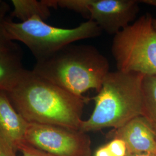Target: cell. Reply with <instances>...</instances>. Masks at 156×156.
<instances>
[{
	"mask_svg": "<svg viewBox=\"0 0 156 156\" xmlns=\"http://www.w3.org/2000/svg\"><path fill=\"white\" fill-rule=\"evenodd\" d=\"M26 70L23 66L20 51L0 56V90L11 89Z\"/></svg>",
	"mask_w": 156,
	"mask_h": 156,
	"instance_id": "30bf717a",
	"label": "cell"
},
{
	"mask_svg": "<svg viewBox=\"0 0 156 156\" xmlns=\"http://www.w3.org/2000/svg\"><path fill=\"white\" fill-rule=\"evenodd\" d=\"M109 135L112 139L123 140L128 154L146 153L156 154V134L142 116L135 117L120 128L113 129Z\"/></svg>",
	"mask_w": 156,
	"mask_h": 156,
	"instance_id": "ba28073f",
	"label": "cell"
},
{
	"mask_svg": "<svg viewBox=\"0 0 156 156\" xmlns=\"http://www.w3.org/2000/svg\"><path fill=\"white\" fill-rule=\"evenodd\" d=\"M28 124L13 106L6 91L0 90V135L17 152L25 143Z\"/></svg>",
	"mask_w": 156,
	"mask_h": 156,
	"instance_id": "9c48e42d",
	"label": "cell"
},
{
	"mask_svg": "<svg viewBox=\"0 0 156 156\" xmlns=\"http://www.w3.org/2000/svg\"><path fill=\"white\" fill-rule=\"evenodd\" d=\"M19 151L21 153L22 156H54L36 149L26 143L20 145Z\"/></svg>",
	"mask_w": 156,
	"mask_h": 156,
	"instance_id": "2e32d148",
	"label": "cell"
},
{
	"mask_svg": "<svg viewBox=\"0 0 156 156\" xmlns=\"http://www.w3.org/2000/svg\"><path fill=\"white\" fill-rule=\"evenodd\" d=\"M4 27L9 38L27 46L37 62L66 46L80 40L94 38L102 33L97 24L91 20L75 28H62L49 25L37 17L19 23L13 22L7 17Z\"/></svg>",
	"mask_w": 156,
	"mask_h": 156,
	"instance_id": "277c9868",
	"label": "cell"
},
{
	"mask_svg": "<svg viewBox=\"0 0 156 156\" xmlns=\"http://www.w3.org/2000/svg\"><path fill=\"white\" fill-rule=\"evenodd\" d=\"M9 10L8 4L2 1L0 4V56L20 51L19 47L9 38L4 27V22Z\"/></svg>",
	"mask_w": 156,
	"mask_h": 156,
	"instance_id": "4fadbf2b",
	"label": "cell"
},
{
	"mask_svg": "<svg viewBox=\"0 0 156 156\" xmlns=\"http://www.w3.org/2000/svg\"><path fill=\"white\" fill-rule=\"evenodd\" d=\"M153 26L154 27V28H156V19H153Z\"/></svg>",
	"mask_w": 156,
	"mask_h": 156,
	"instance_id": "44dd1931",
	"label": "cell"
},
{
	"mask_svg": "<svg viewBox=\"0 0 156 156\" xmlns=\"http://www.w3.org/2000/svg\"><path fill=\"white\" fill-rule=\"evenodd\" d=\"M145 75L116 70L109 72L100 90L92 98L94 111L83 120L80 131L83 133L106 128L117 129L142 115V83Z\"/></svg>",
	"mask_w": 156,
	"mask_h": 156,
	"instance_id": "3957f363",
	"label": "cell"
},
{
	"mask_svg": "<svg viewBox=\"0 0 156 156\" xmlns=\"http://www.w3.org/2000/svg\"><path fill=\"white\" fill-rule=\"evenodd\" d=\"M6 93L15 109L28 123L79 131L83 121L84 107L91 100L73 94L28 70Z\"/></svg>",
	"mask_w": 156,
	"mask_h": 156,
	"instance_id": "6da1fadb",
	"label": "cell"
},
{
	"mask_svg": "<svg viewBox=\"0 0 156 156\" xmlns=\"http://www.w3.org/2000/svg\"><path fill=\"white\" fill-rule=\"evenodd\" d=\"M25 143L54 156H91L86 133L61 126L29 123Z\"/></svg>",
	"mask_w": 156,
	"mask_h": 156,
	"instance_id": "8992f818",
	"label": "cell"
},
{
	"mask_svg": "<svg viewBox=\"0 0 156 156\" xmlns=\"http://www.w3.org/2000/svg\"><path fill=\"white\" fill-rule=\"evenodd\" d=\"M94 156H113L106 145L102 146L95 151Z\"/></svg>",
	"mask_w": 156,
	"mask_h": 156,
	"instance_id": "ac0fdd59",
	"label": "cell"
},
{
	"mask_svg": "<svg viewBox=\"0 0 156 156\" xmlns=\"http://www.w3.org/2000/svg\"><path fill=\"white\" fill-rule=\"evenodd\" d=\"M73 44L37 61L32 71L73 94L98 92L110 72L108 59L94 46Z\"/></svg>",
	"mask_w": 156,
	"mask_h": 156,
	"instance_id": "7a4b0ae2",
	"label": "cell"
},
{
	"mask_svg": "<svg viewBox=\"0 0 156 156\" xmlns=\"http://www.w3.org/2000/svg\"><path fill=\"white\" fill-rule=\"evenodd\" d=\"M139 2L149 5L153 6L156 7V0H141L139 1Z\"/></svg>",
	"mask_w": 156,
	"mask_h": 156,
	"instance_id": "d6986e66",
	"label": "cell"
},
{
	"mask_svg": "<svg viewBox=\"0 0 156 156\" xmlns=\"http://www.w3.org/2000/svg\"><path fill=\"white\" fill-rule=\"evenodd\" d=\"M13 11L10 16L16 17L21 22L33 17H39L44 21L50 16V7L46 0H12Z\"/></svg>",
	"mask_w": 156,
	"mask_h": 156,
	"instance_id": "8fae6325",
	"label": "cell"
},
{
	"mask_svg": "<svg viewBox=\"0 0 156 156\" xmlns=\"http://www.w3.org/2000/svg\"><path fill=\"white\" fill-rule=\"evenodd\" d=\"M136 0H93L89 20H93L102 31L116 35L136 19L140 11Z\"/></svg>",
	"mask_w": 156,
	"mask_h": 156,
	"instance_id": "52a82bcc",
	"label": "cell"
},
{
	"mask_svg": "<svg viewBox=\"0 0 156 156\" xmlns=\"http://www.w3.org/2000/svg\"><path fill=\"white\" fill-rule=\"evenodd\" d=\"M93 0H56L57 7L77 12L89 20L90 7Z\"/></svg>",
	"mask_w": 156,
	"mask_h": 156,
	"instance_id": "5bb4252c",
	"label": "cell"
},
{
	"mask_svg": "<svg viewBox=\"0 0 156 156\" xmlns=\"http://www.w3.org/2000/svg\"><path fill=\"white\" fill-rule=\"evenodd\" d=\"M106 146L113 156H127V148L123 140L113 138Z\"/></svg>",
	"mask_w": 156,
	"mask_h": 156,
	"instance_id": "9a60e30c",
	"label": "cell"
},
{
	"mask_svg": "<svg viewBox=\"0 0 156 156\" xmlns=\"http://www.w3.org/2000/svg\"><path fill=\"white\" fill-rule=\"evenodd\" d=\"M142 116L149 123L156 135V75L145 76L142 83Z\"/></svg>",
	"mask_w": 156,
	"mask_h": 156,
	"instance_id": "7c38bea8",
	"label": "cell"
},
{
	"mask_svg": "<svg viewBox=\"0 0 156 156\" xmlns=\"http://www.w3.org/2000/svg\"><path fill=\"white\" fill-rule=\"evenodd\" d=\"M1 2H2V1H0V4L1 3Z\"/></svg>",
	"mask_w": 156,
	"mask_h": 156,
	"instance_id": "7402d4cb",
	"label": "cell"
},
{
	"mask_svg": "<svg viewBox=\"0 0 156 156\" xmlns=\"http://www.w3.org/2000/svg\"><path fill=\"white\" fill-rule=\"evenodd\" d=\"M17 153L16 151L0 135V156H22L17 155Z\"/></svg>",
	"mask_w": 156,
	"mask_h": 156,
	"instance_id": "e0dca14e",
	"label": "cell"
},
{
	"mask_svg": "<svg viewBox=\"0 0 156 156\" xmlns=\"http://www.w3.org/2000/svg\"><path fill=\"white\" fill-rule=\"evenodd\" d=\"M127 156H156V154L152 153H136V154H129Z\"/></svg>",
	"mask_w": 156,
	"mask_h": 156,
	"instance_id": "ffe728a7",
	"label": "cell"
},
{
	"mask_svg": "<svg viewBox=\"0 0 156 156\" xmlns=\"http://www.w3.org/2000/svg\"><path fill=\"white\" fill-rule=\"evenodd\" d=\"M146 13L114 35L112 55L117 70L156 75V30Z\"/></svg>",
	"mask_w": 156,
	"mask_h": 156,
	"instance_id": "5b68a950",
	"label": "cell"
}]
</instances>
